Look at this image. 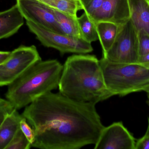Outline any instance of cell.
Segmentation results:
<instances>
[{
    "mask_svg": "<svg viewBox=\"0 0 149 149\" xmlns=\"http://www.w3.org/2000/svg\"><path fill=\"white\" fill-rule=\"evenodd\" d=\"M54 11L63 34L81 38L77 18L55 10Z\"/></svg>",
    "mask_w": 149,
    "mask_h": 149,
    "instance_id": "17",
    "label": "cell"
},
{
    "mask_svg": "<svg viewBox=\"0 0 149 149\" xmlns=\"http://www.w3.org/2000/svg\"><path fill=\"white\" fill-rule=\"evenodd\" d=\"M135 139L120 122L104 127L94 149H135Z\"/></svg>",
    "mask_w": 149,
    "mask_h": 149,
    "instance_id": "9",
    "label": "cell"
},
{
    "mask_svg": "<svg viewBox=\"0 0 149 149\" xmlns=\"http://www.w3.org/2000/svg\"></svg>",
    "mask_w": 149,
    "mask_h": 149,
    "instance_id": "30",
    "label": "cell"
},
{
    "mask_svg": "<svg viewBox=\"0 0 149 149\" xmlns=\"http://www.w3.org/2000/svg\"><path fill=\"white\" fill-rule=\"evenodd\" d=\"M144 92H146L148 93V97H149V86L148 87L146 88V89H144Z\"/></svg>",
    "mask_w": 149,
    "mask_h": 149,
    "instance_id": "26",
    "label": "cell"
},
{
    "mask_svg": "<svg viewBox=\"0 0 149 149\" xmlns=\"http://www.w3.org/2000/svg\"><path fill=\"white\" fill-rule=\"evenodd\" d=\"M20 128L24 134L26 136L31 145L35 140L36 136L35 131L24 117H23L20 121Z\"/></svg>",
    "mask_w": 149,
    "mask_h": 149,
    "instance_id": "20",
    "label": "cell"
},
{
    "mask_svg": "<svg viewBox=\"0 0 149 149\" xmlns=\"http://www.w3.org/2000/svg\"><path fill=\"white\" fill-rule=\"evenodd\" d=\"M90 17L95 24L106 22L122 25L130 18L128 0H105Z\"/></svg>",
    "mask_w": 149,
    "mask_h": 149,
    "instance_id": "10",
    "label": "cell"
},
{
    "mask_svg": "<svg viewBox=\"0 0 149 149\" xmlns=\"http://www.w3.org/2000/svg\"><path fill=\"white\" fill-rule=\"evenodd\" d=\"M130 19L137 33L149 36L148 0H128Z\"/></svg>",
    "mask_w": 149,
    "mask_h": 149,
    "instance_id": "12",
    "label": "cell"
},
{
    "mask_svg": "<svg viewBox=\"0 0 149 149\" xmlns=\"http://www.w3.org/2000/svg\"><path fill=\"white\" fill-rule=\"evenodd\" d=\"M148 101H147V103H148L149 106V97H148ZM148 125H149V117L148 119Z\"/></svg>",
    "mask_w": 149,
    "mask_h": 149,
    "instance_id": "27",
    "label": "cell"
},
{
    "mask_svg": "<svg viewBox=\"0 0 149 149\" xmlns=\"http://www.w3.org/2000/svg\"><path fill=\"white\" fill-rule=\"evenodd\" d=\"M103 57L114 63L132 64L139 60L138 33L130 19L119 25L115 40Z\"/></svg>",
    "mask_w": 149,
    "mask_h": 149,
    "instance_id": "7",
    "label": "cell"
},
{
    "mask_svg": "<svg viewBox=\"0 0 149 149\" xmlns=\"http://www.w3.org/2000/svg\"><path fill=\"white\" fill-rule=\"evenodd\" d=\"M99 40L100 42L104 57L111 48L119 31V25L109 22H102L96 23Z\"/></svg>",
    "mask_w": 149,
    "mask_h": 149,
    "instance_id": "14",
    "label": "cell"
},
{
    "mask_svg": "<svg viewBox=\"0 0 149 149\" xmlns=\"http://www.w3.org/2000/svg\"><path fill=\"white\" fill-rule=\"evenodd\" d=\"M26 24L42 45L54 48L62 54H86L93 50L91 43L82 38L53 32L29 21H26Z\"/></svg>",
    "mask_w": 149,
    "mask_h": 149,
    "instance_id": "6",
    "label": "cell"
},
{
    "mask_svg": "<svg viewBox=\"0 0 149 149\" xmlns=\"http://www.w3.org/2000/svg\"><path fill=\"white\" fill-rule=\"evenodd\" d=\"M148 1H149V0H148Z\"/></svg>",
    "mask_w": 149,
    "mask_h": 149,
    "instance_id": "29",
    "label": "cell"
},
{
    "mask_svg": "<svg viewBox=\"0 0 149 149\" xmlns=\"http://www.w3.org/2000/svg\"><path fill=\"white\" fill-rule=\"evenodd\" d=\"M135 149H149V125L144 135L136 142Z\"/></svg>",
    "mask_w": 149,
    "mask_h": 149,
    "instance_id": "23",
    "label": "cell"
},
{
    "mask_svg": "<svg viewBox=\"0 0 149 149\" xmlns=\"http://www.w3.org/2000/svg\"><path fill=\"white\" fill-rule=\"evenodd\" d=\"M138 37V50L141 57L149 52V36L144 33H139Z\"/></svg>",
    "mask_w": 149,
    "mask_h": 149,
    "instance_id": "21",
    "label": "cell"
},
{
    "mask_svg": "<svg viewBox=\"0 0 149 149\" xmlns=\"http://www.w3.org/2000/svg\"><path fill=\"white\" fill-rule=\"evenodd\" d=\"M34 129L31 147L79 149L97 142L104 127L95 104L50 92L26 106L22 115Z\"/></svg>",
    "mask_w": 149,
    "mask_h": 149,
    "instance_id": "1",
    "label": "cell"
},
{
    "mask_svg": "<svg viewBox=\"0 0 149 149\" xmlns=\"http://www.w3.org/2000/svg\"><path fill=\"white\" fill-rule=\"evenodd\" d=\"M15 108L10 102L7 100L1 99L0 101V126L8 114Z\"/></svg>",
    "mask_w": 149,
    "mask_h": 149,
    "instance_id": "22",
    "label": "cell"
},
{
    "mask_svg": "<svg viewBox=\"0 0 149 149\" xmlns=\"http://www.w3.org/2000/svg\"><path fill=\"white\" fill-rule=\"evenodd\" d=\"M1 99H1V98H0V101H1Z\"/></svg>",
    "mask_w": 149,
    "mask_h": 149,
    "instance_id": "28",
    "label": "cell"
},
{
    "mask_svg": "<svg viewBox=\"0 0 149 149\" xmlns=\"http://www.w3.org/2000/svg\"><path fill=\"white\" fill-rule=\"evenodd\" d=\"M77 21L81 38L90 43L99 40L96 24L86 12L77 17Z\"/></svg>",
    "mask_w": 149,
    "mask_h": 149,
    "instance_id": "16",
    "label": "cell"
},
{
    "mask_svg": "<svg viewBox=\"0 0 149 149\" xmlns=\"http://www.w3.org/2000/svg\"><path fill=\"white\" fill-rule=\"evenodd\" d=\"M23 116L15 109L8 115L0 126V149H5L20 129Z\"/></svg>",
    "mask_w": 149,
    "mask_h": 149,
    "instance_id": "13",
    "label": "cell"
},
{
    "mask_svg": "<svg viewBox=\"0 0 149 149\" xmlns=\"http://www.w3.org/2000/svg\"><path fill=\"white\" fill-rule=\"evenodd\" d=\"M10 52L0 51V64L7 59L10 54Z\"/></svg>",
    "mask_w": 149,
    "mask_h": 149,
    "instance_id": "24",
    "label": "cell"
},
{
    "mask_svg": "<svg viewBox=\"0 0 149 149\" xmlns=\"http://www.w3.org/2000/svg\"><path fill=\"white\" fill-rule=\"evenodd\" d=\"M42 60L35 45H21L0 64V87L8 86L29 68Z\"/></svg>",
    "mask_w": 149,
    "mask_h": 149,
    "instance_id": "5",
    "label": "cell"
},
{
    "mask_svg": "<svg viewBox=\"0 0 149 149\" xmlns=\"http://www.w3.org/2000/svg\"><path fill=\"white\" fill-rule=\"evenodd\" d=\"M82 10L90 17L99 9L105 0H79Z\"/></svg>",
    "mask_w": 149,
    "mask_h": 149,
    "instance_id": "19",
    "label": "cell"
},
{
    "mask_svg": "<svg viewBox=\"0 0 149 149\" xmlns=\"http://www.w3.org/2000/svg\"><path fill=\"white\" fill-rule=\"evenodd\" d=\"M63 65L56 59L37 62L8 86L6 98L16 110L58 88Z\"/></svg>",
    "mask_w": 149,
    "mask_h": 149,
    "instance_id": "3",
    "label": "cell"
},
{
    "mask_svg": "<svg viewBox=\"0 0 149 149\" xmlns=\"http://www.w3.org/2000/svg\"><path fill=\"white\" fill-rule=\"evenodd\" d=\"M148 62H149V52L142 57H140L138 62L146 63Z\"/></svg>",
    "mask_w": 149,
    "mask_h": 149,
    "instance_id": "25",
    "label": "cell"
},
{
    "mask_svg": "<svg viewBox=\"0 0 149 149\" xmlns=\"http://www.w3.org/2000/svg\"><path fill=\"white\" fill-rule=\"evenodd\" d=\"M23 16L17 4L0 12V40L15 34L24 23Z\"/></svg>",
    "mask_w": 149,
    "mask_h": 149,
    "instance_id": "11",
    "label": "cell"
},
{
    "mask_svg": "<svg viewBox=\"0 0 149 149\" xmlns=\"http://www.w3.org/2000/svg\"><path fill=\"white\" fill-rule=\"evenodd\" d=\"M31 148V144L20 128L5 149H29Z\"/></svg>",
    "mask_w": 149,
    "mask_h": 149,
    "instance_id": "18",
    "label": "cell"
},
{
    "mask_svg": "<svg viewBox=\"0 0 149 149\" xmlns=\"http://www.w3.org/2000/svg\"><path fill=\"white\" fill-rule=\"evenodd\" d=\"M16 4L26 21L63 34L54 10L51 8L37 0H16Z\"/></svg>",
    "mask_w": 149,
    "mask_h": 149,
    "instance_id": "8",
    "label": "cell"
},
{
    "mask_svg": "<svg viewBox=\"0 0 149 149\" xmlns=\"http://www.w3.org/2000/svg\"><path fill=\"white\" fill-rule=\"evenodd\" d=\"M52 9L77 18V12L82 10L79 0H37Z\"/></svg>",
    "mask_w": 149,
    "mask_h": 149,
    "instance_id": "15",
    "label": "cell"
},
{
    "mask_svg": "<svg viewBox=\"0 0 149 149\" xmlns=\"http://www.w3.org/2000/svg\"><path fill=\"white\" fill-rule=\"evenodd\" d=\"M100 63L106 86L113 96L143 91L149 86V62L120 64L102 57Z\"/></svg>",
    "mask_w": 149,
    "mask_h": 149,
    "instance_id": "4",
    "label": "cell"
},
{
    "mask_svg": "<svg viewBox=\"0 0 149 149\" xmlns=\"http://www.w3.org/2000/svg\"><path fill=\"white\" fill-rule=\"evenodd\" d=\"M58 88L59 92L72 99L95 105L113 96L106 86L100 60L88 54L67 59Z\"/></svg>",
    "mask_w": 149,
    "mask_h": 149,
    "instance_id": "2",
    "label": "cell"
}]
</instances>
